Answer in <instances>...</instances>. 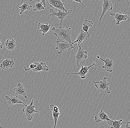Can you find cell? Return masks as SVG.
<instances>
[{
  "instance_id": "obj_1",
  "label": "cell",
  "mask_w": 130,
  "mask_h": 128,
  "mask_svg": "<svg viewBox=\"0 0 130 128\" xmlns=\"http://www.w3.org/2000/svg\"><path fill=\"white\" fill-rule=\"evenodd\" d=\"M71 29V27L66 29L64 27L62 26L59 28L56 29L54 27L51 30L54 32V35L57 37L56 42L66 41L72 45Z\"/></svg>"
},
{
  "instance_id": "obj_2",
  "label": "cell",
  "mask_w": 130,
  "mask_h": 128,
  "mask_svg": "<svg viewBox=\"0 0 130 128\" xmlns=\"http://www.w3.org/2000/svg\"><path fill=\"white\" fill-rule=\"evenodd\" d=\"M107 78L106 77H104L103 80L100 81H93V83L98 90L101 92L105 93L107 94L110 93L109 91V86L112 83L111 82L107 81Z\"/></svg>"
},
{
  "instance_id": "obj_3",
  "label": "cell",
  "mask_w": 130,
  "mask_h": 128,
  "mask_svg": "<svg viewBox=\"0 0 130 128\" xmlns=\"http://www.w3.org/2000/svg\"><path fill=\"white\" fill-rule=\"evenodd\" d=\"M35 99L32 98L31 102L29 105H25V107L22 110V112H25V117L27 118L28 121L32 120L35 112L40 113V112L35 110V106L33 104V101Z\"/></svg>"
},
{
  "instance_id": "obj_4",
  "label": "cell",
  "mask_w": 130,
  "mask_h": 128,
  "mask_svg": "<svg viewBox=\"0 0 130 128\" xmlns=\"http://www.w3.org/2000/svg\"><path fill=\"white\" fill-rule=\"evenodd\" d=\"M50 16H57V20H60V23L57 24V26L60 25V27H62L61 23L63 20L66 18L67 16L71 13L72 12V10H69L68 12H66L58 10H54L53 9H50L49 10Z\"/></svg>"
},
{
  "instance_id": "obj_5",
  "label": "cell",
  "mask_w": 130,
  "mask_h": 128,
  "mask_svg": "<svg viewBox=\"0 0 130 128\" xmlns=\"http://www.w3.org/2000/svg\"><path fill=\"white\" fill-rule=\"evenodd\" d=\"M57 46L56 49L59 50L58 54H59L62 53L66 51H69L71 49H75L74 47H73V45H71L66 41H61V42H57Z\"/></svg>"
},
{
  "instance_id": "obj_6",
  "label": "cell",
  "mask_w": 130,
  "mask_h": 128,
  "mask_svg": "<svg viewBox=\"0 0 130 128\" xmlns=\"http://www.w3.org/2000/svg\"><path fill=\"white\" fill-rule=\"evenodd\" d=\"M79 49L77 50V52L76 55L74 56L76 59V64L77 67H81L80 66V61L84 59H87L88 57V53L87 51L84 50L83 48L81 47V45L78 44Z\"/></svg>"
},
{
  "instance_id": "obj_7",
  "label": "cell",
  "mask_w": 130,
  "mask_h": 128,
  "mask_svg": "<svg viewBox=\"0 0 130 128\" xmlns=\"http://www.w3.org/2000/svg\"><path fill=\"white\" fill-rule=\"evenodd\" d=\"M97 62H94L93 64L89 66H84L83 65H81V67H80V70L79 71L76 73H67L65 74L66 75H78L79 76L81 77L82 79H84L86 78V74H88L89 71V68L91 67H92L93 66H96V63H97Z\"/></svg>"
},
{
  "instance_id": "obj_8",
  "label": "cell",
  "mask_w": 130,
  "mask_h": 128,
  "mask_svg": "<svg viewBox=\"0 0 130 128\" xmlns=\"http://www.w3.org/2000/svg\"><path fill=\"white\" fill-rule=\"evenodd\" d=\"M113 5L112 3V1L109 0H103V3L102 4V13L100 19L99 20V25L98 27L100 26L102 19L105 15L106 13L108 11L111 10L113 9Z\"/></svg>"
},
{
  "instance_id": "obj_9",
  "label": "cell",
  "mask_w": 130,
  "mask_h": 128,
  "mask_svg": "<svg viewBox=\"0 0 130 128\" xmlns=\"http://www.w3.org/2000/svg\"><path fill=\"white\" fill-rule=\"evenodd\" d=\"M49 3L50 7L55 10H58L66 12H68V10L64 8L66 4L61 1V0H48Z\"/></svg>"
},
{
  "instance_id": "obj_10",
  "label": "cell",
  "mask_w": 130,
  "mask_h": 128,
  "mask_svg": "<svg viewBox=\"0 0 130 128\" xmlns=\"http://www.w3.org/2000/svg\"><path fill=\"white\" fill-rule=\"evenodd\" d=\"M109 15L114 18L116 20L115 23L117 25L120 24L121 23L123 22L124 21L127 20H128L129 22V19L127 15L123 14L121 12H119L116 13L110 12Z\"/></svg>"
},
{
  "instance_id": "obj_11",
  "label": "cell",
  "mask_w": 130,
  "mask_h": 128,
  "mask_svg": "<svg viewBox=\"0 0 130 128\" xmlns=\"http://www.w3.org/2000/svg\"><path fill=\"white\" fill-rule=\"evenodd\" d=\"M96 58L98 59L102 60L105 63L104 66H102V68L105 69L108 72L111 73L113 71V67L114 64L113 61L112 59H103L101 58L99 56H96Z\"/></svg>"
},
{
  "instance_id": "obj_12",
  "label": "cell",
  "mask_w": 130,
  "mask_h": 128,
  "mask_svg": "<svg viewBox=\"0 0 130 128\" xmlns=\"http://www.w3.org/2000/svg\"><path fill=\"white\" fill-rule=\"evenodd\" d=\"M89 37H90V35L89 33L84 31L82 29H81L80 33L77 36L75 40L72 42V45H73L75 43H77L78 44L82 45L83 41L87 40Z\"/></svg>"
},
{
  "instance_id": "obj_13",
  "label": "cell",
  "mask_w": 130,
  "mask_h": 128,
  "mask_svg": "<svg viewBox=\"0 0 130 128\" xmlns=\"http://www.w3.org/2000/svg\"><path fill=\"white\" fill-rule=\"evenodd\" d=\"M5 98L6 100V102L5 103V104L7 103L10 106L18 104H24V106L26 105L24 103L19 99L18 96L17 95L16 96H6Z\"/></svg>"
},
{
  "instance_id": "obj_14",
  "label": "cell",
  "mask_w": 130,
  "mask_h": 128,
  "mask_svg": "<svg viewBox=\"0 0 130 128\" xmlns=\"http://www.w3.org/2000/svg\"><path fill=\"white\" fill-rule=\"evenodd\" d=\"M14 64L13 60L6 58L4 60L0 61V68L5 70L8 71L9 68H12Z\"/></svg>"
},
{
  "instance_id": "obj_15",
  "label": "cell",
  "mask_w": 130,
  "mask_h": 128,
  "mask_svg": "<svg viewBox=\"0 0 130 128\" xmlns=\"http://www.w3.org/2000/svg\"><path fill=\"white\" fill-rule=\"evenodd\" d=\"M94 119L95 120V122L92 124V125L96 123H99L101 121H105L109 120L110 119L106 113L102 110L101 111L98 113L96 114L94 117Z\"/></svg>"
},
{
  "instance_id": "obj_16",
  "label": "cell",
  "mask_w": 130,
  "mask_h": 128,
  "mask_svg": "<svg viewBox=\"0 0 130 128\" xmlns=\"http://www.w3.org/2000/svg\"><path fill=\"white\" fill-rule=\"evenodd\" d=\"M35 65V68L32 70L35 72L40 71L47 72L49 70L48 67L46 65L45 63L43 62H35L33 63Z\"/></svg>"
},
{
  "instance_id": "obj_17",
  "label": "cell",
  "mask_w": 130,
  "mask_h": 128,
  "mask_svg": "<svg viewBox=\"0 0 130 128\" xmlns=\"http://www.w3.org/2000/svg\"><path fill=\"white\" fill-rule=\"evenodd\" d=\"M13 91H15V94L17 96H22L25 98H27L26 89L24 88L23 85L21 83L18 84L17 87L13 89Z\"/></svg>"
},
{
  "instance_id": "obj_18",
  "label": "cell",
  "mask_w": 130,
  "mask_h": 128,
  "mask_svg": "<svg viewBox=\"0 0 130 128\" xmlns=\"http://www.w3.org/2000/svg\"><path fill=\"white\" fill-rule=\"evenodd\" d=\"M37 28L39 29V32L41 33L42 35L44 36L45 33L48 32L51 28V26L50 24H48V23H46V24H44L39 23Z\"/></svg>"
},
{
  "instance_id": "obj_19",
  "label": "cell",
  "mask_w": 130,
  "mask_h": 128,
  "mask_svg": "<svg viewBox=\"0 0 130 128\" xmlns=\"http://www.w3.org/2000/svg\"><path fill=\"white\" fill-rule=\"evenodd\" d=\"M16 42L13 39L11 40H6L5 42V46L6 49L9 50H11L14 52V49L16 47Z\"/></svg>"
},
{
  "instance_id": "obj_20",
  "label": "cell",
  "mask_w": 130,
  "mask_h": 128,
  "mask_svg": "<svg viewBox=\"0 0 130 128\" xmlns=\"http://www.w3.org/2000/svg\"><path fill=\"white\" fill-rule=\"evenodd\" d=\"M108 124L110 125L111 128H120L121 126L123 125V120L122 119L119 120H112L110 119L107 121Z\"/></svg>"
},
{
  "instance_id": "obj_21",
  "label": "cell",
  "mask_w": 130,
  "mask_h": 128,
  "mask_svg": "<svg viewBox=\"0 0 130 128\" xmlns=\"http://www.w3.org/2000/svg\"><path fill=\"white\" fill-rule=\"evenodd\" d=\"M93 23L92 21L88 20H85L83 23V26L82 29L84 31L88 32V29L91 27H92Z\"/></svg>"
},
{
  "instance_id": "obj_22",
  "label": "cell",
  "mask_w": 130,
  "mask_h": 128,
  "mask_svg": "<svg viewBox=\"0 0 130 128\" xmlns=\"http://www.w3.org/2000/svg\"><path fill=\"white\" fill-rule=\"evenodd\" d=\"M31 8H32V6L29 5L27 2H23L22 5L20 7H19V9L20 10L19 14H22L23 12L26 10H30Z\"/></svg>"
},
{
  "instance_id": "obj_23",
  "label": "cell",
  "mask_w": 130,
  "mask_h": 128,
  "mask_svg": "<svg viewBox=\"0 0 130 128\" xmlns=\"http://www.w3.org/2000/svg\"><path fill=\"white\" fill-rule=\"evenodd\" d=\"M44 9V7L43 6L41 2H37L33 5V10L34 11H41Z\"/></svg>"
},
{
  "instance_id": "obj_24",
  "label": "cell",
  "mask_w": 130,
  "mask_h": 128,
  "mask_svg": "<svg viewBox=\"0 0 130 128\" xmlns=\"http://www.w3.org/2000/svg\"><path fill=\"white\" fill-rule=\"evenodd\" d=\"M52 116L54 119V127L53 128H56V126L57 122L60 116V111H57V112H55L53 111L52 110Z\"/></svg>"
},
{
  "instance_id": "obj_25",
  "label": "cell",
  "mask_w": 130,
  "mask_h": 128,
  "mask_svg": "<svg viewBox=\"0 0 130 128\" xmlns=\"http://www.w3.org/2000/svg\"><path fill=\"white\" fill-rule=\"evenodd\" d=\"M41 2L43 4V6L45 8L46 7V2H45V0H40Z\"/></svg>"
},
{
  "instance_id": "obj_26",
  "label": "cell",
  "mask_w": 130,
  "mask_h": 128,
  "mask_svg": "<svg viewBox=\"0 0 130 128\" xmlns=\"http://www.w3.org/2000/svg\"><path fill=\"white\" fill-rule=\"evenodd\" d=\"M74 1L76 2H78V3H80L83 6V3H82V1L83 0H73Z\"/></svg>"
},
{
  "instance_id": "obj_27",
  "label": "cell",
  "mask_w": 130,
  "mask_h": 128,
  "mask_svg": "<svg viewBox=\"0 0 130 128\" xmlns=\"http://www.w3.org/2000/svg\"><path fill=\"white\" fill-rule=\"evenodd\" d=\"M126 127L127 128H130V121L126 122Z\"/></svg>"
},
{
  "instance_id": "obj_28",
  "label": "cell",
  "mask_w": 130,
  "mask_h": 128,
  "mask_svg": "<svg viewBox=\"0 0 130 128\" xmlns=\"http://www.w3.org/2000/svg\"><path fill=\"white\" fill-rule=\"evenodd\" d=\"M127 2V4H128V5H129V0H125ZM117 6L118 5V2H121V1H119V0H117Z\"/></svg>"
},
{
  "instance_id": "obj_29",
  "label": "cell",
  "mask_w": 130,
  "mask_h": 128,
  "mask_svg": "<svg viewBox=\"0 0 130 128\" xmlns=\"http://www.w3.org/2000/svg\"><path fill=\"white\" fill-rule=\"evenodd\" d=\"M0 49H3V45L1 42V40H0Z\"/></svg>"
},
{
  "instance_id": "obj_30",
  "label": "cell",
  "mask_w": 130,
  "mask_h": 128,
  "mask_svg": "<svg viewBox=\"0 0 130 128\" xmlns=\"http://www.w3.org/2000/svg\"><path fill=\"white\" fill-rule=\"evenodd\" d=\"M28 1H29V2H31V3H32V2H33V1H37L39 2H40V0H28Z\"/></svg>"
},
{
  "instance_id": "obj_31",
  "label": "cell",
  "mask_w": 130,
  "mask_h": 128,
  "mask_svg": "<svg viewBox=\"0 0 130 128\" xmlns=\"http://www.w3.org/2000/svg\"><path fill=\"white\" fill-rule=\"evenodd\" d=\"M3 127H2V126H1V125H0V128H3Z\"/></svg>"
},
{
  "instance_id": "obj_32",
  "label": "cell",
  "mask_w": 130,
  "mask_h": 128,
  "mask_svg": "<svg viewBox=\"0 0 130 128\" xmlns=\"http://www.w3.org/2000/svg\"><path fill=\"white\" fill-rule=\"evenodd\" d=\"M101 0H99V1H101Z\"/></svg>"
}]
</instances>
